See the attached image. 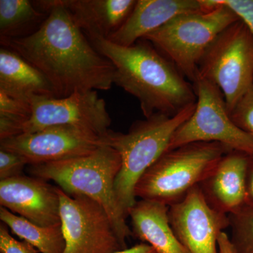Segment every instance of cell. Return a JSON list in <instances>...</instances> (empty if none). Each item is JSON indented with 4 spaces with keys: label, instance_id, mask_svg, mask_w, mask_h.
I'll return each mask as SVG.
<instances>
[{
    "label": "cell",
    "instance_id": "6da1fadb",
    "mask_svg": "<svg viewBox=\"0 0 253 253\" xmlns=\"http://www.w3.org/2000/svg\"><path fill=\"white\" fill-rule=\"evenodd\" d=\"M47 17L38 31L1 44L18 53L49 81L55 98L75 93L109 90L114 67L73 22L58 0L33 1Z\"/></svg>",
    "mask_w": 253,
    "mask_h": 253
},
{
    "label": "cell",
    "instance_id": "7a4b0ae2",
    "mask_svg": "<svg viewBox=\"0 0 253 253\" xmlns=\"http://www.w3.org/2000/svg\"><path fill=\"white\" fill-rule=\"evenodd\" d=\"M89 41L112 63L113 84L139 101L145 118L174 116L196 102L194 84L149 42L123 46L103 38Z\"/></svg>",
    "mask_w": 253,
    "mask_h": 253
},
{
    "label": "cell",
    "instance_id": "3957f363",
    "mask_svg": "<svg viewBox=\"0 0 253 253\" xmlns=\"http://www.w3.org/2000/svg\"><path fill=\"white\" fill-rule=\"evenodd\" d=\"M196 103L174 116L156 113L133 123L126 133L109 129L103 144L116 150L121 158V168L115 182V193L125 217L136 202L134 189L144 172L168 149L176 129L194 113Z\"/></svg>",
    "mask_w": 253,
    "mask_h": 253
},
{
    "label": "cell",
    "instance_id": "277c9868",
    "mask_svg": "<svg viewBox=\"0 0 253 253\" xmlns=\"http://www.w3.org/2000/svg\"><path fill=\"white\" fill-rule=\"evenodd\" d=\"M121 168L117 151L102 145L90 154L31 166L30 172L36 177L51 180L71 196H84L99 203L106 210L123 247L132 232L118 206L115 182Z\"/></svg>",
    "mask_w": 253,
    "mask_h": 253
},
{
    "label": "cell",
    "instance_id": "5b68a950",
    "mask_svg": "<svg viewBox=\"0 0 253 253\" xmlns=\"http://www.w3.org/2000/svg\"><path fill=\"white\" fill-rule=\"evenodd\" d=\"M207 7L176 16L145 36L191 83L208 47L228 26L239 21L237 15L217 0H204Z\"/></svg>",
    "mask_w": 253,
    "mask_h": 253
},
{
    "label": "cell",
    "instance_id": "8992f818",
    "mask_svg": "<svg viewBox=\"0 0 253 253\" xmlns=\"http://www.w3.org/2000/svg\"><path fill=\"white\" fill-rule=\"evenodd\" d=\"M232 151L217 142H194L168 150L136 183V198L172 206L184 199Z\"/></svg>",
    "mask_w": 253,
    "mask_h": 253
},
{
    "label": "cell",
    "instance_id": "52a82bcc",
    "mask_svg": "<svg viewBox=\"0 0 253 253\" xmlns=\"http://www.w3.org/2000/svg\"><path fill=\"white\" fill-rule=\"evenodd\" d=\"M197 78L220 89L229 113L253 85V36L241 20L218 35L205 53Z\"/></svg>",
    "mask_w": 253,
    "mask_h": 253
},
{
    "label": "cell",
    "instance_id": "ba28073f",
    "mask_svg": "<svg viewBox=\"0 0 253 253\" xmlns=\"http://www.w3.org/2000/svg\"><path fill=\"white\" fill-rule=\"evenodd\" d=\"M193 84L197 97L194 112L176 129L168 150L190 143L217 142L253 157V137L231 119L220 89L201 78Z\"/></svg>",
    "mask_w": 253,
    "mask_h": 253
},
{
    "label": "cell",
    "instance_id": "9c48e42d",
    "mask_svg": "<svg viewBox=\"0 0 253 253\" xmlns=\"http://www.w3.org/2000/svg\"><path fill=\"white\" fill-rule=\"evenodd\" d=\"M61 206L63 253H115L126 249L102 206L84 196H71L56 187Z\"/></svg>",
    "mask_w": 253,
    "mask_h": 253
},
{
    "label": "cell",
    "instance_id": "30bf717a",
    "mask_svg": "<svg viewBox=\"0 0 253 253\" xmlns=\"http://www.w3.org/2000/svg\"><path fill=\"white\" fill-rule=\"evenodd\" d=\"M30 103L31 117L23 125L22 134L35 132L48 126H70L102 136L111 125L106 102L95 90L75 93L61 99L33 96Z\"/></svg>",
    "mask_w": 253,
    "mask_h": 253
},
{
    "label": "cell",
    "instance_id": "8fae6325",
    "mask_svg": "<svg viewBox=\"0 0 253 253\" xmlns=\"http://www.w3.org/2000/svg\"><path fill=\"white\" fill-rule=\"evenodd\" d=\"M102 145L101 136L70 126H48L0 140V149L19 155L30 166L81 157Z\"/></svg>",
    "mask_w": 253,
    "mask_h": 253
},
{
    "label": "cell",
    "instance_id": "7c38bea8",
    "mask_svg": "<svg viewBox=\"0 0 253 253\" xmlns=\"http://www.w3.org/2000/svg\"><path fill=\"white\" fill-rule=\"evenodd\" d=\"M168 217L176 238L189 253H219L218 237L230 227L229 214L211 206L199 185L169 206Z\"/></svg>",
    "mask_w": 253,
    "mask_h": 253
},
{
    "label": "cell",
    "instance_id": "4fadbf2b",
    "mask_svg": "<svg viewBox=\"0 0 253 253\" xmlns=\"http://www.w3.org/2000/svg\"><path fill=\"white\" fill-rule=\"evenodd\" d=\"M0 204L37 225L61 224L57 189L41 178L21 175L0 181Z\"/></svg>",
    "mask_w": 253,
    "mask_h": 253
},
{
    "label": "cell",
    "instance_id": "5bb4252c",
    "mask_svg": "<svg viewBox=\"0 0 253 253\" xmlns=\"http://www.w3.org/2000/svg\"><path fill=\"white\" fill-rule=\"evenodd\" d=\"M251 156L237 151L224 155L200 187L213 208L230 214L247 205L246 177Z\"/></svg>",
    "mask_w": 253,
    "mask_h": 253
},
{
    "label": "cell",
    "instance_id": "9a60e30c",
    "mask_svg": "<svg viewBox=\"0 0 253 253\" xmlns=\"http://www.w3.org/2000/svg\"><path fill=\"white\" fill-rule=\"evenodd\" d=\"M206 7L204 0H138L126 21L108 41L119 46L133 45L176 16Z\"/></svg>",
    "mask_w": 253,
    "mask_h": 253
},
{
    "label": "cell",
    "instance_id": "2e32d148",
    "mask_svg": "<svg viewBox=\"0 0 253 253\" xmlns=\"http://www.w3.org/2000/svg\"><path fill=\"white\" fill-rule=\"evenodd\" d=\"M89 40H108L131 14L135 0H58Z\"/></svg>",
    "mask_w": 253,
    "mask_h": 253
},
{
    "label": "cell",
    "instance_id": "e0dca14e",
    "mask_svg": "<svg viewBox=\"0 0 253 253\" xmlns=\"http://www.w3.org/2000/svg\"><path fill=\"white\" fill-rule=\"evenodd\" d=\"M169 206L140 200L129 210L132 235L147 243L159 253H189L177 239L168 217Z\"/></svg>",
    "mask_w": 253,
    "mask_h": 253
},
{
    "label": "cell",
    "instance_id": "ac0fdd59",
    "mask_svg": "<svg viewBox=\"0 0 253 253\" xmlns=\"http://www.w3.org/2000/svg\"><path fill=\"white\" fill-rule=\"evenodd\" d=\"M0 91L30 102L33 96L55 98L52 86L45 76L16 51L0 49Z\"/></svg>",
    "mask_w": 253,
    "mask_h": 253
},
{
    "label": "cell",
    "instance_id": "d6986e66",
    "mask_svg": "<svg viewBox=\"0 0 253 253\" xmlns=\"http://www.w3.org/2000/svg\"><path fill=\"white\" fill-rule=\"evenodd\" d=\"M28 0H0V39H16L33 34L47 17Z\"/></svg>",
    "mask_w": 253,
    "mask_h": 253
},
{
    "label": "cell",
    "instance_id": "ffe728a7",
    "mask_svg": "<svg viewBox=\"0 0 253 253\" xmlns=\"http://www.w3.org/2000/svg\"><path fill=\"white\" fill-rule=\"evenodd\" d=\"M0 219L13 234L36 248L41 253H63L66 241L60 225L42 226L0 208Z\"/></svg>",
    "mask_w": 253,
    "mask_h": 253
},
{
    "label": "cell",
    "instance_id": "44dd1931",
    "mask_svg": "<svg viewBox=\"0 0 253 253\" xmlns=\"http://www.w3.org/2000/svg\"><path fill=\"white\" fill-rule=\"evenodd\" d=\"M31 103L0 91V140L20 135L31 117Z\"/></svg>",
    "mask_w": 253,
    "mask_h": 253
},
{
    "label": "cell",
    "instance_id": "7402d4cb",
    "mask_svg": "<svg viewBox=\"0 0 253 253\" xmlns=\"http://www.w3.org/2000/svg\"><path fill=\"white\" fill-rule=\"evenodd\" d=\"M230 239L237 253H253V207L246 206L229 214Z\"/></svg>",
    "mask_w": 253,
    "mask_h": 253
},
{
    "label": "cell",
    "instance_id": "603a6c76",
    "mask_svg": "<svg viewBox=\"0 0 253 253\" xmlns=\"http://www.w3.org/2000/svg\"><path fill=\"white\" fill-rule=\"evenodd\" d=\"M230 116L236 126L253 137V85L240 100Z\"/></svg>",
    "mask_w": 253,
    "mask_h": 253
},
{
    "label": "cell",
    "instance_id": "cb8c5ba5",
    "mask_svg": "<svg viewBox=\"0 0 253 253\" xmlns=\"http://www.w3.org/2000/svg\"><path fill=\"white\" fill-rule=\"evenodd\" d=\"M27 163L19 155L0 149V181L22 175Z\"/></svg>",
    "mask_w": 253,
    "mask_h": 253
},
{
    "label": "cell",
    "instance_id": "d4e9b609",
    "mask_svg": "<svg viewBox=\"0 0 253 253\" xmlns=\"http://www.w3.org/2000/svg\"><path fill=\"white\" fill-rule=\"evenodd\" d=\"M8 226L0 224V251L1 253H40L39 251L26 241L15 239L9 234Z\"/></svg>",
    "mask_w": 253,
    "mask_h": 253
},
{
    "label": "cell",
    "instance_id": "484cf974",
    "mask_svg": "<svg viewBox=\"0 0 253 253\" xmlns=\"http://www.w3.org/2000/svg\"><path fill=\"white\" fill-rule=\"evenodd\" d=\"M230 8L246 25L253 36V0H217Z\"/></svg>",
    "mask_w": 253,
    "mask_h": 253
},
{
    "label": "cell",
    "instance_id": "4316f807",
    "mask_svg": "<svg viewBox=\"0 0 253 253\" xmlns=\"http://www.w3.org/2000/svg\"><path fill=\"white\" fill-rule=\"evenodd\" d=\"M217 245L219 253H237L229 236L224 231L218 237Z\"/></svg>",
    "mask_w": 253,
    "mask_h": 253
},
{
    "label": "cell",
    "instance_id": "83f0119b",
    "mask_svg": "<svg viewBox=\"0 0 253 253\" xmlns=\"http://www.w3.org/2000/svg\"><path fill=\"white\" fill-rule=\"evenodd\" d=\"M246 194H247V205L253 207V157H251L247 177H246Z\"/></svg>",
    "mask_w": 253,
    "mask_h": 253
},
{
    "label": "cell",
    "instance_id": "f1b7e54d",
    "mask_svg": "<svg viewBox=\"0 0 253 253\" xmlns=\"http://www.w3.org/2000/svg\"><path fill=\"white\" fill-rule=\"evenodd\" d=\"M115 253H159L154 248L146 243L136 245L130 249H126Z\"/></svg>",
    "mask_w": 253,
    "mask_h": 253
}]
</instances>
